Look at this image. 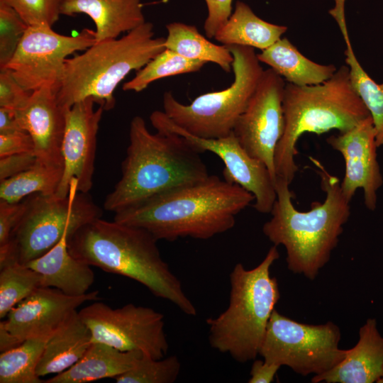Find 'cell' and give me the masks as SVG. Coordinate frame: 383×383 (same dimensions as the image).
Returning a JSON list of instances; mask_svg holds the SVG:
<instances>
[{
  "mask_svg": "<svg viewBox=\"0 0 383 383\" xmlns=\"http://www.w3.org/2000/svg\"><path fill=\"white\" fill-rule=\"evenodd\" d=\"M254 201L240 185L210 174L115 213L113 221L142 228L157 240H207L233 228L236 215Z\"/></svg>",
  "mask_w": 383,
  "mask_h": 383,
  "instance_id": "obj_1",
  "label": "cell"
},
{
  "mask_svg": "<svg viewBox=\"0 0 383 383\" xmlns=\"http://www.w3.org/2000/svg\"><path fill=\"white\" fill-rule=\"evenodd\" d=\"M311 160L318 169L325 200L312 202L306 211H298L292 202L294 195L289 189L290 183L277 177V198L270 212L272 217L263 225L262 232L274 245L284 247L290 271L313 280L336 248L350 216V206L338 177L316 160Z\"/></svg>",
  "mask_w": 383,
  "mask_h": 383,
  "instance_id": "obj_2",
  "label": "cell"
},
{
  "mask_svg": "<svg viewBox=\"0 0 383 383\" xmlns=\"http://www.w3.org/2000/svg\"><path fill=\"white\" fill-rule=\"evenodd\" d=\"M157 240L146 230L96 218L67 238L79 260L109 273L132 279L155 296L170 301L188 316L197 312L179 279L162 258Z\"/></svg>",
  "mask_w": 383,
  "mask_h": 383,
  "instance_id": "obj_3",
  "label": "cell"
},
{
  "mask_svg": "<svg viewBox=\"0 0 383 383\" xmlns=\"http://www.w3.org/2000/svg\"><path fill=\"white\" fill-rule=\"evenodd\" d=\"M129 140L121 177L104 202L106 211L119 212L210 175L201 152L186 138L170 132L152 133L140 116L131 121Z\"/></svg>",
  "mask_w": 383,
  "mask_h": 383,
  "instance_id": "obj_4",
  "label": "cell"
},
{
  "mask_svg": "<svg viewBox=\"0 0 383 383\" xmlns=\"http://www.w3.org/2000/svg\"><path fill=\"white\" fill-rule=\"evenodd\" d=\"M282 107L285 127L276 148L274 167L277 177L290 184L299 170L296 144L303 134L320 135L334 129L345 132L370 116L350 84L347 65L321 84L286 83Z\"/></svg>",
  "mask_w": 383,
  "mask_h": 383,
  "instance_id": "obj_5",
  "label": "cell"
},
{
  "mask_svg": "<svg viewBox=\"0 0 383 383\" xmlns=\"http://www.w3.org/2000/svg\"><path fill=\"white\" fill-rule=\"evenodd\" d=\"M165 38L155 37L153 24L145 22L123 37L95 43L65 63L57 103L64 109L89 97L105 111L116 104L113 92L133 70L138 71L165 49Z\"/></svg>",
  "mask_w": 383,
  "mask_h": 383,
  "instance_id": "obj_6",
  "label": "cell"
},
{
  "mask_svg": "<svg viewBox=\"0 0 383 383\" xmlns=\"http://www.w3.org/2000/svg\"><path fill=\"white\" fill-rule=\"evenodd\" d=\"M279 257L272 245L262 261L247 270L237 263L230 274V296L226 309L216 318H209L211 346L230 355L240 363L259 355L270 316L280 298L278 282L270 268Z\"/></svg>",
  "mask_w": 383,
  "mask_h": 383,
  "instance_id": "obj_7",
  "label": "cell"
},
{
  "mask_svg": "<svg viewBox=\"0 0 383 383\" xmlns=\"http://www.w3.org/2000/svg\"><path fill=\"white\" fill-rule=\"evenodd\" d=\"M233 56L232 84L183 104L170 91L162 96L163 111L176 126L194 136L215 139L230 135L245 110L264 70L254 48L226 45Z\"/></svg>",
  "mask_w": 383,
  "mask_h": 383,
  "instance_id": "obj_8",
  "label": "cell"
},
{
  "mask_svg": "<svg viewBox=\"0 0 383 383\" xmlns=\"http://www.w3.org/2000/svg\"><path fill=\"white\" fill-rule=\"evenodd\" d=\"M73 179L68 196L34 194L26 197V209L7 245L22 265L42 256L66 234L70 236L84 224L101 218L102 210L87 194L78 192Z\"/></svg>",
  "mask_w": 383,
  "mask_h": 383,
  "instance_id": "obj_9",
  "label": "cell"
},
{
  "mask_svg": "<svg viewBox=\"0 0 383 383\" xmlns=\"http://www.w3.org/2000/svg\"><path fill=\"white\" fill-rule=\"evenodd\" d=\"M340 338L339 327L331 321L300 323L274 309L259 355L267 362L287 366L302 376L321 374L345 358L346 350L339 348Z\"/></svg>",
  "mask_w": 383,
  "mask_h": 383,
  "instance_id": "obj_10",
  "label": "cell"
},
{
  "mask_svg": "<svg viewBox=\"0 0 383 383\" xmlns=\"http://www.w3.org/2000/svg\"><path fill=\"white\" fill-rule=\"evenodd\" d=\"M95 43V30L89 28L77 35H65L48 25L29 26L4 68L28 91L46 87L57 94L67 57Z\"/></svg>",
  "mask_w": 383,
  "mask_h": 383,
  "instance_id": "obj_11",
  "label": "cell"
},
{
  "mask_svg": "<svg viewBox=\"0 0 383 383\" xmlns=\"http://www.w3.org/2000/svg\"><path fill=\"white\" fill-rule=\"evenodd\" d=\"M78 313L91 333L92 342L121 351H139L153 359L167 353L164 315L152 308L128 304L112 309L96 301Z\"/></svg>",
  "mask_w": 383,
  "mask_h": 383,
  "instance_id": "obj_12",
  "label": "cell"
},
{
  "mask_svg": "<svg viewBox=\"0 0 383 383\" xmlns=\"http://www.w3.org/2000/svg\"><path fill=\"white\" fill-rule=\"evenodd\" d=\"M285 84L272 69L264 70L233 131L243 149L267 166L275 182V151L285 127L282 107Z\"/></svg>",
  "mask_w": 383,
  "mask_h": 383,
  "instance_id": "obj_13",
  "label": "cell"
},
{
  "mask_svg": "<svg viewBox=\"0 0 383 383\" xmlns=\"http://www.w3.org/2000/svg\"><path fill=\"white\" fill-rule=\"evenodd\" d=\"M152 126L159 132H170L186 138L201 153L209 151L218 156L225 167V180L240 185L255 196L253 207L261 213H270L277 198L275 181L267 166L251 157L241 146L233 132L226 137L208 139L188 133L172 122L164 111L150 116Z\"/></svg>",
  "mask_w": 383,
  "mask_h": 383,
  "instance_id": "obj_14",
  "label": "cell"
},
{
  "mask_svg": "<svg viewBox=\"0 0 383 383\" xmlns=\"http://www.w3.org/2000/svg\"><path fill=\"white\" fill-rule=\"evenodd\" d=\"M99 291L80 296L67 295L52 287H38L11 309L0 323V351L27 339L49 338L87 301H96Z\"/></svg>",
  "mask_w": 383,
  "mask_h": 383,
  "instance_id": "obj_15",
  "label": "cell"
},
{
  "mask_svg": "<svg viewBox=\"0 0 383 383\" xmlns=\"http://www.w3.org/2000/svg\"><path fill=\"white\" fill-rule=\"evenodd\" d=\"M95 100L89 97L66 109L65 128L62 143L63 173L55 194L68 196L73 179L78 192L87 194L93 185L96 136L103 106L94 109Z\"/></svg>",
  "mask_w": 383,
  "mask_h": 383,
  "instance_id": "obj_16",
  "label": "cell"
},
{
  "mask_svg": "<svg viewBox=\"0 0 383 383\" xmlns=\"http://www.w3.org/2000/svg\"><path fill=\"white\" fill-rule=\"evenodd\" d=\"M326 142L344 159L345 169L340 189L345 199L350 202L356 191L362 189L366 208L375 210L383 177L377 161L372 117L368 116L350 130L329 136Z\"/></svg>",
  "mask_w": 383,
  "mask_h": 383,
  "instance_id": "obj_17",
  "label": "cell"
},
{
  "mask_svg": "<svg viewBox=\"0 0 383 383\" xmlns=\"http://www.w3.org/2000/svg\"><path fill=\"white\" fill-rule=\"evenodd\" d=\"M66 109L57 101L55 92L50 88L32 91L27 104L16 111L21 128L34 143L37 160L63 168L62 143L65 128Z\"/></svg>",
  "mask_w": 383,
  "mask_h": 383,
  "instance_id": "obj_18",
  "label": "cell"
},
{
  "mask_svg": "<svg viewBox=\"0 0 383 383\" xmlns=\"http://www.w3.org/2000/svg\"><path fill=\"white\" fill-rule=\"evenodd\" d=\"M383 376V336L374 318L367 319L359 331L356 345L346 350L345 358L331 370L313 375L311 382L373 383Z\"/></svg>",
  "mask_w": 383,
  "mask_h": 383,
  "instance_id": "obj_19",
  "label": "cell"
},
{
  "mask_svg": "<svg viewBox=\"0 0 383 383\" xmlns=\"http://www.w3.org/2000/svg\"><path fill=\"white\" fill-rule=\"evenodd\" d=\"M140 0H62L61 15L84 13L95 24L96 43L117 38L145 21Z\"/></svg>",
  "mask_w": 383,
  "mask_h": 383,
  "instance_id": "obj_20",
  "label": "cell"
},
{
  "mask_svg": "<svg viewBox=\"0 0 383 383\" xmlns=\"http://www.w3.org/2000/svg\"><path fill=\"white\" fill-rule=\"evenodd\" d=\"M68 235L51 250L26 265L40 277V287L57 289L70 296L87 293L94 282L90 265L71 255L67 245Z\"/></svg>",
  "mask_w": 383,
  "mask_h": 383,
  "instance_id": "obj_21",
  "label": "cell"
},
{
  "mask_svg": "<svg viewBox=\"0 0 383 383\" xmlns=\"http://www.w3.org/2000/svg\"><path fill=\"white\" fill-rule=\"evenodd\" d=\"M142 355L139 351H121L105 343L92 342L77 362L44 382L85 383L116 378L131 370Z\"/></svg>",
  "mask_w": 383,
  "mask_h": 383,
  "instance_id": "obj_22",
  "label": "cell"
},
{
  "mask_svg": "<svg viewBox=\"0 0 383 383\" xmlns=\"http://www.w3.org/2000/svg\"><path fill=\"white\" fill-rule=\"evenodd\" d=\"M92 343L91 333L76 311L46 341L36 368L40 377L60 373L77 362Z\"/></svg>",
  "mask_w": 383,
  "mask_h": 383,
  "instance_id": "obj_23",
  "label": "cell"
},
{
  "mask_svg": "<svg viewBox=\"0 0 383 383\" xmlns=\"http://www.w3.org/2000/svg\"><path fill=\"white\" fill-rule=\"evenodd\" d=\"M257 55L287 83L300 87L321 84L338 70L333 64L322 65L306 57L287 38L282 37Z\"/></svg>",
  "mask_w": 383,
  "mask_h": 383,
  "instance_id": "obj_24",
  "label": "cell"
},
{
  "mask_svg": "<svg viewBox=\"0 0 383 383\" xmlns=\"http://www.w3.org/2000/svg\"><path fill=\"white\" fill-rule=\"evenodd\" d=\"M287 30V26L265 21L248 4L238 1L233 13L213 38L224 45L246 46L263 50L279 40Z\"/></svg>",
  "mask_w": 383,
  "mask_h": 383,
  "instance_id": "obj_25",
  "label": "cell"
},
{
  "mask_svg": "<svg viewBox=\"0 0 383 383\" xmlns=\"http://www.w3.org/2000/svg\"><path fill=\"white\" fill-rule=\"evenodd\" d=\"M329 13L335 20L345 44V61L350 84L372 118L377 148L383 147V83L375 82L359 62L349 37L345 7L336 6Z\"/></svg>",
  "mask_w": 383,
  "mask_h": 383,
  "instance_id": "obj_26",
  "label": "cell"
},
{
  "mask_svg": "<svg viewBox=\"0 0 383 383\" xmlns=\"http://www.w3.org/2000/svg\"><path fill=\"white\" fill-rule=\"evenodd\" d=\"M166 28L165 48L190 60L215 63L226 72L233 70L234 58L229 49L209 41L196 26L173 22Z\"/></svg>",
  "mask_w": 383,
  "mask_h": 383,
  "instance_id": "obj_27",
  "label": "cell"
},
{
  "mask_svg": "<svg viewBox=\"0 0 383 383\" xmlns=\"http://www.w3.org/2000/svg\"><path fill=\"white\" fill-rule=\"evenodd\" d=\"M63 168L37 162L29 169L0 181V200L18 203L40 193L54 194L61 182Z\"/></svg>",
  "mask_w": 383,
  "mask_h": 383,
  "instance_id": "obj_28",
  "label": "cell"
},
{
  "mask_svg": "<svg viewBox=\"0 0 383 383\" xmlns=\"http://www.w3.org/2000/svg\"><path fill=\"white\" fill-rule=\"evenodd\" d=\"M48 338H30L0 355V383H42L36 368Z\"/></svg>",
  "mask_w": 383,
  "mask_h": 383,
  "instance_id": "obj_29",
  "label": "cell"
},
{
  "mask_svg": "<svg viewBox=\"0 0 383 383\" xmlns=\"http://www.w3.org/2000/svg\"><path fill=\"white\" fill-rule=\"evenodd\" d=\"M207 63L184 57L165 48L139 70L135 76L123 85V90L140 92L152 82L167 77L196 72Z\"/></svg>",
  "mask_w": 383,
  "mask_h": 383,
  "instance_id": "obj_30",
  "label": "cell"
},
{
  "mask_svg": "<svg viewBox=\"0 0 383 383\" xmlns=\"http://www.w3.org/2000/svg\"><path fill=\"white\" fill-rule=\"evenodd\" d=\"M40 287V274L18 262L0 268V318Z\"/></svg>",
  "mask_w": 383,
  "mask_h": 383,
  "instance_id": "obj_31",
  "label": "cell"
},
{
  "mask_svg": "<svg viewBox=\"0 0 383 383\" xmlns=\"http://www.w3.org/2000/svg\"><path fill=\"white\" fill-rule=\"evenodd\" d=\"M180 370V361L175 355L153 359L142 355L131 370L114 379L117 383H173Z\"/></svg>",
  "mask_w": 383,
  "mask_h": 383,
  "instance_id": "obj_32",
  "label": "cell"
},
{
  "mask_svg": "<svg viewBox=\"0 0 383 383\" xmlns=\"http://www.w3.org/2000/svg\"><path fill=\"white\" fill-rule=\"evenodd\" d=\"M28 26L13 8L0 3V69L13 57Z\"/></svg>",
  "mask_w": 383,
  "mask_h": 383,
  "instance_id": "obj_33",
  "label": "cell"
},
{
  "mask_svg": "<svg viewBox=\"0 0 383 383\" xmlns=\"http://www.w3.org/2000/svg\"><path fill=\"white\" fill-rule=\"evenodd\" d=\"M62 0H0L13 8L29 26H52L59 19Z\"/></svg>",
  "mask_w": 383,
  "mask_h": 383,
  "instance_id": "obj_34",
  "label": "cell"
},
{
  "mask_svg": "<svg viewBox=\"0 0 383 383\" xmlns=\"http://www.w3.org/2000/svg\"><path fill=\"white\" fill-rule=\"evenodd\" d=\"M31 93L18 82L9 69H0V107L19 110L27 104Z\"/></svg>",
  "mask_w": 383,
  "mask_h": 383,
  "instance_id": "obj_35",
  "label": "cell"
},
{
  "mask_svg": "<svg viewBox=\"0 0 383 383\" xmlns=\"http://www.w3.org/2000/svg\"><path fill=\"white\" fill-rule=\"evenodd\" d=\"M26 209L25 199L18 203L0 200V246L10 241L12 231L23 217Z\"/></svg>",
  "mask_w": 383,
  "mask_h": 383,
  "instance_id": "obj_36",
  "label": "cell"
},
{
  "mask_svg": "<svg viewBox=\"0 0 383 383\" xmlns=\"http://www.w3.org/2000/svg\"><path fill=\"white\" fill-rule=\"evenodd\" d=\"M233 0H205L207 17L204 30L209 38L214 37L216 32L226 23L231 15Z\"/></svg>",
  "mask_w": 383,
  "mask_h": 383,
  "instance_id": "obj_37",
  "label": "cell"
},
{
  "mask_svg": "<svg viewBox=\"0 0 383 383\" xmlns=\"http://www.w3.org/2000/svg\"><path fill=\"white\" fill-rule=\"evenodd\" d=\"M26 152L35 154L33 140L27 132L0 134V157Z\"/></svg>",
  "mask_w": 383,
  "mask_h": 383,
  "instance_id": "obj_38",
  "label": "cell"
},
{
  "mask_svg": "<svg viewBox=\"0 0 383 383\" xmlns=\"http://www.w3.org/2000/svg\"><path fill=\"white\" fill-rule=\"evenodd\" d=\"M36 162L37 157L32 152L0 157V181L29 169Z\"/></svg>",
  "mask_w": 383,
  "mask_h": 383,
  "instance_id": "obj_39",
  "label": "cell"
},
{
  "mask_svg": "<svg viewBox=\"0 0 383 383\" xmlns=\"http://www.w3.org/2000/svg\"><path fill=\"white\" fill-rule=\"evenodd\" d=\"M280 366L267 362L265 360H256L253 362L249 383H270L274 381V377Z\"/></svg>",
  "mask_w": 383,
  "mask_h": 383,
  "instance_id": "obj_40",
  "label": "cell"
},
{
  "mask_svg": "<svg viewBox=\"0 0 383 383\" xmlns=\"http://www.w3.org/2000/svg\"><path fill=\"white\" fill-rule=\"evenodd\" d=\"M22 131H25L21 128L18 121L16 111L0 107V134Z\"/></svg>",
  "mask_w": 383,
  "mask_h": 383,
  "instance_id": "obj_41",
  "label": "cell"
},
{
  "mask_svg": "<svg viewBox=\"0 0 383 383\" xmlns=\"http://www.w3.org/2000/svg\"><path fill=\"white\" fill-rule=\"evenodd\" d=\"M377 383H383V376L381 377V379L377 382Z\"/></svg>",
  "mask_w": 383,
  "mask_h": 383,
  "instance_id": "obj_42",
  "label": "cell"
}]
</instances>
